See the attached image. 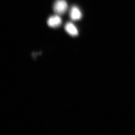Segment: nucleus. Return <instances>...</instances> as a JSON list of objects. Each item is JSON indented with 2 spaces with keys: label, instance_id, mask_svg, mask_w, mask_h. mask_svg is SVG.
Instances as JSON below:
<instances>
[{
  "label": "nucleus",
  "instance_id": "f257e3e1",
  "mask_svg": "<svg viewBox=\"0 0 135 135\" xmlns=\"http://www.w3.org/2000/svg\"><path fill=\"white\" fill-rule=\"evenodd\" d=\"M53 10L59 15H62L67 10L68 4L65 0H56L53 6Z\"/></svg>",
  "mask_w": 135,
  "mask_h": 135
},
{
  "label": "nucleus",
  "instance_id": "f03ea898",
  "mask_svg": "<svg viewBox=\"0 0 135 135\" xmlns=\"http://www.w3.org/2000/svg\"><path fill=\"white\" fill-rule=\"evenodd\" d=\"M61 18L57 15L50 17L47 20V24L51 27H57L60 26L62 23Z\"/></svg>",
  "mask_w": 135,
  "mask_h": 135
},
{
  "label": "nucleus",
  "instance_id": "7ed1b4c3",
  "mask_svg": "<svg viewBox=\"0 0 135 135\" xmlns=\"http://www.w3.org/2000/svg\"><path fill=\"white\" fill-rule=\"evenodd\" d=\"M70 16L71 19L76 21L81 19L82 15L79 9L74 6L72 7L70 9Z\"/></svg>",
  "mask_w": 135,
  "mask_h": 135
},
{
  "label": "nucleus",
  "instance_id": "20e7f679",
  "mask_svg": "<svg viewBox=\"0 0 135 135\" xmlns=\"http://www.w3.org/2000/svg\"><path fill=\"white\" fill-rule=\"evenodd\" d=\"M65 28L66 31L72 36H77L79 32L76 27L73 23L71 22H68L66 24Z\"/></svg>",
  "mask_w": 135,
  "mask_h": 135
}]
</instances>
